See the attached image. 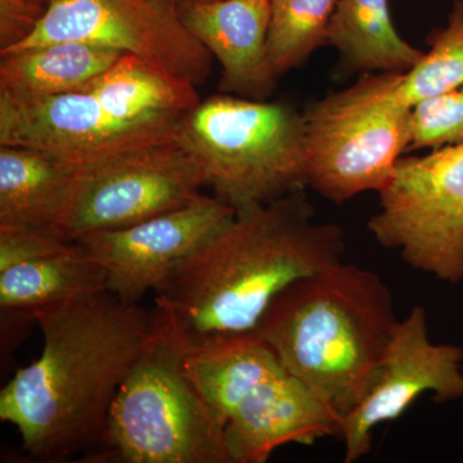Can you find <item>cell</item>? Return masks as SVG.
<instances>
[{
	"label": "cell",
	"instance_id": "1",
	"mask_svg": "<svg viewBox=\"0 0 463 463\" xmlns=\"http://www.w3.org/2000/svg\"><path fill=\"white\" fill-rule=\"evenodd\" d=\"M344 251L343 228L317 222L306 190L236 213L156 292L158 330L185 355L254 334L279 292Z\"/></svg>",
	"mask_w": 463,
	"mask_h": 463
},
{
	"label": "cell",
	"instance_id": "2",
	"mask_svg": "<svg viewBox=\"0 0 463 463\" xmlns=\"http://www.w3.org/2000/svg\"><path fill=\"white\" fill-rule=\"evenodd\" d=\"M41 356L0 392V420L33 462L90 457L105 438L116 392L158 335L154 309L103 291L43 307Z\"/></svg>",
	"mask_w": 463,
	"mask_h": 463
},
{
	"label": "cell",
	"instance_id": "3",
	"mask_svg": "<svg viewBox=\"0 0 463 463\" xmlns=\"http://www.w3.org/2000/svg\"><path fill=\"white\" fill-rule=\"evenodd\" d=\"M399 322L379 274L337 261L279 292L255 332L343 421L367 392Z\"/></svg>",
	"mask_w": 463,
	"mask_h": 463
},
{
	"label": "cell",
	"instance_id": "4",
	"mask_svg": "<svg viewBox=\"0 0 463 463\" xmlns=\"http://www.w3.org/2000/svg\"><path fill=\"white\" fill-rule=\"evenodd\" d=\"M178 141L236 213L307 188L303 116L285 103L216 94L183 116Z\"/></svg>",
	"mask_w": 463,
	"mask_h": 463
},
{
	"label": "cell",
	"instance_id": "5",
	"mask_svg": "<svg viewBox=\"0 0 463 463\" xmlns=\"http://www.w3.org/2000/svg\"><path fill=\"white\" fill-rule=\"evenodd\" d=\"M403 78L367 72L304 109L307 188L344 203L388 184L410 146L412 109L399 97Z\"/></svg>",
	"mask_w": 463,
	"mask_h": 463
},
{
	"label": "cell",
	"instance_id": "6",
	"mask_svg": "<svg viewBox=\"0 0 463 463\" xmlns=\"http://www.w3.org/2000/svg\"><path fill=\"white\" fill-rule=\"evenodd\" d=\"M185 353L160 330L116 392L88 462L231 463L224 430L185 373Z\"/></svg>",
	"mask_w": 463,
	"mask_h": 463
},
{
	"label": "cell",
	"instance_id": "7",
	"mask_svg": "<svg viewBox=\"0 0 463 463\" xmlns=\"http://www.w3.org/2000/svg\"><path fill=\"white\" fill-rule=\"evenodd\" d=\"M379 196L367 224L374 240L413 269L462 281L463 145L402 156Z\"/></svg>",
	"mask_w": 463,
	"mask_h": 463
},
{
	"label": "cell",
	"instance_id": "8",
	"mask_svg": "<svg viewBox=\"0 0 463 463\" xmlns=\"http://www.w3.org/2000/svg\"><path fill=\"white\" fill-rule=\"evenodd\" d=\"M203 187V169L179 141L80 165L57 233L76 241L130 227L199 199Z\"/></svg>",
	"mask_w": 463,
	"mask_h": 463
},
{
	"label": "cell",
	"instance_id": "9",
	"mask_svg": "<svg viewBox=\"0 0 463 463\" xmlns=\"http://www.w3.org/2000/svg\"><path fill=\"white\" fill-rule=\"evenodd\" d=\"M67 41L130 54L196 87L212 71V53L169 0H52L32 33L0 53Z\"/></svg>",
	"mask_w": 463,
	"mask_h": 463
},
{
	"label": "cell",
	"instance_id": "10",
	"mask_svg": "<svg viewBox=\"0 0 463 463\" xmlns=\"http://www.w3.org/2000/svg\"><path fill=\"white\" fill-rule=\"evenodd\" d=\"M181 120L128 123L84 90L41 97L0 93V146L41 149L75 165L178 141Z\"/></svg>",
	"mask_w": 463,
	"mask_h": 463
},
{
	"label": "cell",
	"instance_id": "11",
	"mask_svg": "<svg viewBox=\"0 0 463 463\" xmlns=\"http://www.w3.org/2000/svg\"><path fill=\"white\" fill-rule=\"evenodd\" d=\"M236 210L203 194L187 205L121 230L93 232L76 242L105 270L108 291L127 304H139L165 285L185 259L223 230Z\"/></svg>",
	"mask_w": 463,
	"mask_h": 463
},
{
	"label": "cell",
	"instance_id": "12",
	"mask_svg": "<svg viewBox=\"0 0 463 463\" xmlns=\"http://www.w3.org/2000/svg\"><path fill=\"white\" fill-rule=\"evenodd\" d=\"M462 361V347L432 343L425 309L414 307L399 322L364 398L341 421L344 461L358 462L367 456L374 429L397 420L425 392H431L438 402L463 398Z\"/></svg>",
	"mask_w": 463,
	"mask_h": 463
},
{
	"label": "cell",
	"instance_id": "13",
	"mask_svg": "<svg viewBox=\"0 0 463 463\" xmlns=\"http://www.w3.org/2000/svg\"><path fill=\"white\" fill-rule=\"evenodd\" d=\"M341 421L288 371L258 383L240 399L224 425L231 463H265L286 444L312 446L339 438Z\"/></svg>",
	"mask_w": 463,
	"mask_h": 463
},
{
	"label": "cell",
	"instance_id": "14",
	"mask_svg": "<svg viewBox=\"0 0 463 463\" xmlns=\"http://www.w3.org/2000/svg\"><path fill=\"white\" fill-rule=\"evenodd\" d=\"M179 12L188 30L221 63V90L267 100L277 79L268 57L269 0H209Z\"/></svg>",
	"mask_w": 463,
	"mask_h": 463
},
{
	"label": "cell",
	"instance_id": "15",
	"mask_svg": "<svg viewBox=\"0 0 463 463\" xmlns=\"http://www.w3.org/2000/svg\"><path fill=\"white\" fill-rule=\"evenodd\" d=\"M103 291H108L105 270L76 241L58 251L2 268V355L17 346L27 327L35 323L38 310Z\"/></svg>",
	"mask_w": 463,
	"mask_h": 463
},
{
	"label": "cell",
	"instance_id": "16",
	"mask_svg": "<svg viewBox=\"0 0 463 463\" xmlns=\"http://www.w3.org/2000/svg\"><path fill=\"white\" fill-rule=\"evenodd\" d=\"M79 166L41 149L0 146V225L58 234Z\"/></svg>",
	"mask_w": 463,
	"mask_h": 463
},
{
	"label": "cell",
	"instance_id": "17",
	"mask_svg": "<svg viewBox=\"0 0 463 463\" xmlns=\"http://www.w3.org/2000/svg\"><path fill=\"white\" fill-rule=\"evenodd\" d=\"M327 45L346 72H405L425 52L405 42L392 24L389 0H337Z\"/></svg>",
	"mask_w": 463,
	"mask_h": 463
},
{
	"label": "cell",
	"instance_id": "18",
	"mask_svg": "<svg viewBox=\"0 0 463 463\" xmlns=\"http://www.w3.org/2000/svg\"><path fill=\"white\" fill-rule=\"evenodd\" d=\"M0 54V93L26 97L83 90L124 56L100 45L72 41Z\"/></svg>",
	"mask_w": 463,
	"mask_h": 463
},
{
	"label": "cell",
	"instance_id": "19",
	"mask_svg": "<svg viewBox=\"0 0 463 463\" xmlns=\"http://www.w3.org/2000/svg\"><path fill=\"white\" fill-rule=\"evenodd\" d=\"M83 90L93 94L109 114L128 123L176 120L201 102L196 85L130 54L118 58Z\"/></svg>",
	"mask_w": 463,
	"mask_h": 463
},
{
	"label": "cell",
	"instance_id": "20",
	"mask_svg": "<svg viewBox=\"0 0 463 463\" xmlns=\"http://www.w3.org/2000/svg\"><path fill=\"white\" fill-rule=\"evenodd\" d=\"M184 368L223 430L228 417L243 395L258 383L288 371L257 332L205 352L185 355Z\"/></svg>",
	"mask_w": 463,
	"mask_h": 463
},
{
	"label": "cell",
	"instance_id": "21",
	"mask_svg": "<svg viewBox=\"0 0 463 463\" xmlns=\"http://www.w3.org/2000/svg\"><path fill=\"white\" fill-rule=\"evenodd\" d=\"M268 57L277 78L303 65L323 45L337 0H269Z\"/></svg>",
	"mask_w": 463,
	"mask_h": 463
},
{
	"label": "cell",
	"instance_id": "22",
	"mask_svg": "<svg viewBox=\"0 0 463 463\" xmlns=\"http://www.w3.org/2000/svg\"><path fill=\"white\" fill-rule=\"evenodd\" d=\"M430 51L405 72L399 87L402 102L416 103L463 87V0H456L448 24L429 35Z\"/></svg>",
	"mask_w": 463,
	"mask_h": 463
},
{
	"label": "cell",
	"instance_id": "23",
	"mask_svg": "<svg viewBox=\"0 0 463 463\" xmlns=\"http://www.w3.org/2000/svg\"><path fill=\"white\" fill-rule=\"evenodd\" d=\"M463 145V87L416 103L408 151Z\"/></svg>",
	"mask_w": 463,
	"mask_h": 463
},
{
	"label": "cell",
	"instance_id": "24",
	"mask_svg": "<svg viewBox=\"0 0 463 463\" xmlns=\"http://www.w3.org/2000/svg\"><path fill=\"white\" fill-rule=\"evenodd\" d=\"M45 9L30 0H0V51L9 50L26 39Z\"/></svg>",
	"mask_w": 463,
	"mask_h": 463
},
{
	"label": "cell",
	"instance_id": "25",
	"mask_svg": "<svg viewBox=\"0 0 463 463\" xmlns=\"http://www.w3.org/2000/svg\"><path fill=\"white\" fill-rule=\"evenodd\" d=\"M174 5L179 9L185 7V5H194V3L209 2V0H169Z\"/></svg>",
	"mask_w": 463,
	"mask_h": 463
},
{
	"label": "cell",
	"instance_id": "26",
	"mask_svg": "<svg viewBox=\"0 0 463 463\" xmlns=\"http://www.w3.org/2000/svg\"><path fill=\"white\" fill-rule=\"evenodd\" d=\"M30 2L36 3V5H41L43 7H47L48 5L52 2V0H30Z\"/></svg>",
	"mask_w": 463,
	"mask_h": 463
}]
</instances>
